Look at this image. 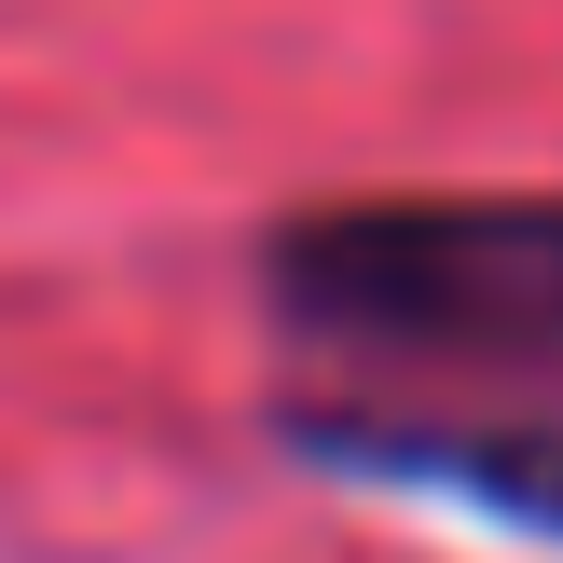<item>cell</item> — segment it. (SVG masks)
Masks as SVG:
<instances>
[{"mask_svg": "<svg viewBox=\"0 0 563 563\" xmlns=\"http://www.w3.org/2000/svg\"><path fill=\"white\" fill-rule=\"evenodd\" d=\"M262 317L344 399L563 427V192H357L262 220Z\"/></svg>", "mask_w": 563, "mask_h": 563, "instance_id": "cell-1", "label": "cell"}, {"mask_svg": "<svg viewBox=\"0 0 563 563\" xmlns=\"http://www.w3.org/2000/svg\"><path fill=\"white\" fill-rule=\"evenodd\" d=\"M275 440H289L302 467H344V482H385V495H454V509H482V522L563 537V427L385 412V399H344V385H289V399H275Z\"/></svg>", "mask_w": 563, "mask_h": 563, "instance_id": "cell-2", "label": "cell"}]
</instances>
